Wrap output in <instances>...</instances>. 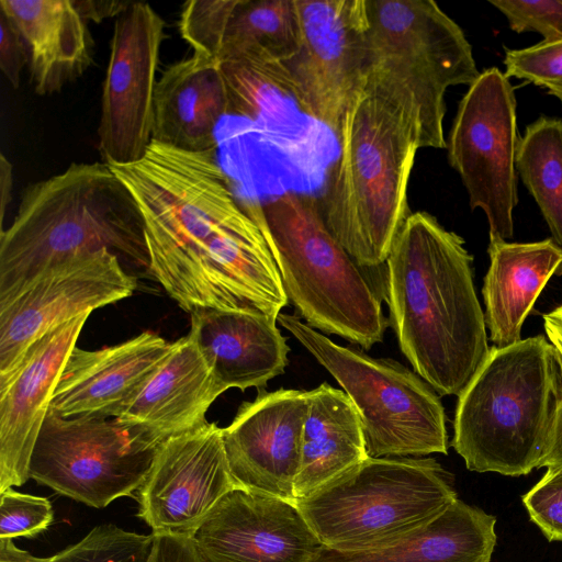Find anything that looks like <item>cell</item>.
I'll list each match as a JSON object with an SVG mask.
<instances>
[{
    "label": "cell",
    "mask_w": 562,
    "mask_h": 562,
    "mask_svg": "<svg viewBox=\"0 0 562 562\" xmlns=\"http://www.w3.org/2000/svg\"><path fill=\"white\" fill-rule=\"evenodd\" d=\"M464 239L411 213L385 261L383 297L400 349L439 395L460 396L490 353Z\"/></svg>",
    "instance_id": "1"
},
{
    "label": "cell",
    "mask_w": 562,
    "mask_h": 562,
    "mask_svg": "<svg viewBox=\"0 0 562 562\" xmlns=\"http://www.w3.org/2000/svg\"><path fill=\"white\" fill-rule=\"evenodd\" d=\"M339 155L328 177L322 213L363 269L385 263L408 217L407 190L420 148L415 124L361 86L337 132Z\"/></svg>",
    "instance_id": "2"
},
{
    "label": "cell",
    "mask_w": 562,
    "mask_h": 562,
    "mask_svg": "<svg viewBox=\"0 0 562 562\" xmlns=\"http://www.w3.org/2000/svg\"><path fill=\"white\" fill-rule=\"evenodd\" d=\"M108 249L148 270L144 221L105 162H74L24 191L0 233V293L48 265Z\"/></svg>",
    "instance_id": "3"
},
{
    "label": "cell",
    "mask_w": 562,
    "mask_h": 562,
    "mask_svg": "<svg viewBox=\"0 0 562 562\" xmlns=\"http://www.w3.org/2000/svg\"><path fill=\"white\" fill-rule=\"evenodd\" d=\"M561 398V368L544 336L493 346L459 396L451 445L470 471L528 474L548 451Z\"/></svg>",
    "instance_id": "4"
},
{
    "label": "cell",
    "mask_w": 562,
    "mask_h": 562,
    "mask_svg": "<svg viewBox=\"0 0 562 562\" xmlns=\"http://www.w3.org/2000/svg\"><path fill=\"white\" fill-rule=\"evenodd\" d=\"M245 209L265 235L288 300L306 325L367 350L383 340L390 321L381 295L330 233L314 196L285 191Z\"/></svg>",
    "instance_id": "5"
},
{
    "label": "cell",
    "mask_w": 562,
    "mask_h": 562,
    "mask_svg": "<svg viewBox=\"0 0 562 562\" xmlns=\"http://www.w3.org/2000/svg\"><path fill=\"white\" fill-rule=\"evenodd\" d=\"M214 153L151 142L139 160L110 166L142 213L155 278H206L224 235L245 211Z\"/></svg>",
    "instance_id": "6"
},
{
    "label": "cell",
    "mask_w": 562,
    "mask_h": 562,
    "mask_svg": "<svg viewBox=\"0 0 562 562\" xmlns=\"http://www.w3.org/2000/svg\"><path fill=\"white\" fill-rule=\"evenodd\" d=\"M368 8L362 86L415 124L420 148H446V92L481 74L463 30L431 0H368Z\"/></svg>",
    "instance_id": "7"
},
{
    "label": "cell",
    "mask_w": 562,
    "mask_h": 562,
    "mask_svg": "<svg viewBox=\"0 0 562 562\" xmlns=\"http://www.w3.org/2000/svg\"><path fill=\"white\" fill-rule=\"evenodd\" d=\"M456 499L453 476L432 458L368 457L294 503L324 547L349 552L396 542Z\"/></svg>",
    "instance_id": "8"
},
{
    "label": "cell",
    "mask_w": 562,
    "mask_h": 562,
    "mask_svg": "<svg viewBox=\"0 0 562 562\" xmlns=\"http://www.w3.org/2000/svg\"><path fill=\"white\" fill-rule=\"evenodd\" d=\"M284 329L335 378L355 404L371 458L448 452L440 395L418 373L394 359L373 358L336 344L297 315L280 313Z\"/></svg>",
    "instance_id": "9"
},
{
    "label": "cell",
    "mask_w": 562,
    "mask_h": 562,
    "mask_svg": "<svg viewBox=\"0 0 562 562\" xmlns=\"http://www.w3.org/2000/svg\"><path fill=\"white\" fill-rule=\"evenodd\" d=\"M162 443L116 418H65L49 408L33 449L30 479L76 502L104 508L137 492Z\"/></svg>",
    "instance_id": "10"
},
{
    "label": "cell",
    "mask_w": 562,
    "mask_h": 562,
    "mask_svg": "<svg viewBox=\"0 0 562 562\" xmlns=\"http://www.w3.org/2000/svg\"><path fill=\"white\" fill-rule=\"evenodd\" d=\"M519 138L513 85L497 67H490L459 102L446 147L471 210H482L487 218L490 238L514 235Z\"/></svg>",
    "instance_id": "11"
},
{
    "label": "cell",
    "mask_w": 562,
    "mask_h": 562,
    "mask_svg": "<svg viewBox=\"0 0 562 562\" xmlns=\"http://www.w3.org/2000/svg\"><path fill=\"white\" fill-rule=\"evenodd\" d=\"M137 280L108 249L43 268L0 293V379L11 374L29 348L47 331L126 299Z\"/></svg>",
    "instance_id": "12"
},
{
    "label": "cell",
    "mask_w": 562,
    "mask_h": 562,
    "mask_svg": "<svg viewBox=\"0 0 562 562\" xmlns=\"http://www.w3.org/2000/svg\"><path fill=\"white\" fill-rule=\"evenodd\" d=\"M299 45L285 63L291 97L337 134L364 76L368 0H293Z\"/></svg>",
    "instance_id": "13"
},
{
    "label": "cell",
    "mask_w": 562,
    "mask_h": 562,
    "mask_svg": "<svg viewBox=\"0 0 562 562\" xmlns=\"http://www.w3.org/2000/svg\"><path fill=\"white\" fill-rule=\"evenodd\" d=\"M164 27L161 16L145 2H131L115 19L98 126V149L109 166L139 160L153 142Z\"/></svg>",
    "instance_id": "14"
},
{
    "label": "cell",
    "mask_w": 562,
    "mask_h": 562,
    "mask_svg": "<svg viewBox=\"0 0 562 562\" xmlns=\"http://www.w3.org/2000/svg\"><path fill=\"white\" fill-rule=\"evenodd\" d=\"M235 481L225 453L222 428L206 422L173 436L160 447L137 490V516L153 533L192 537L232 490Z\"/></svg>",
    "instance_id": "15"
},
{
    "label": "cell",
    "mask_w": 562,
    "mask_h": 562,
    "mask_svg": "<svg viewBox=\"0 0 562 562\" xmlns=\"http://www.w3.org/2000/svg\"><path fill=\"white\" fill-rule=\"evenodd\" d=\"M308 402V391L259 389L222 428L228 465L240 487L295 502Z\"/></svg>",
    "instance_id": "16"
},
{
    "label": "cell",
    "mask_w": 562,
    "mask_h": 562,
    "mask_svg": "<svg viewBox=\"0 0 562 562\" xmlns=\"http://www.w3.org/2000/svg\"><path fill=\"white\" fill-rule=\"evenodd\" d=\"M206 562H313L323 544L294 502L228 492L192 535Z\"/></svg>",
    "instance_id": "17"
},
{
    "label": "cell",
    "mask_w": 562,
    "mask_h": 562,
    "mask_svg": "<svg viewBox=\"0 0 562 562\" xmlns=\"http://www.w3.org/2000/svg\"><path fill=\"white\" fill-rule=\"evenodd\" d=\"M88 314L47 331L16 369L0 379V493L30 479L35 442Z\"/></svg>",
    "instance_id": "18"
},
{
    "label": "cell",
    "mask_w": 562,
    "mask_h": 562,
    "mask_svg": "<svg viewBox=\"0 0 562 562\" xmlns=\"http://www.w3.org/2000/svg\"><path fill=\"white\" fill-rule=\"evenodd\" d=\"M171 346L159 335L145 330L98 350L75 347L61 371L49 408L65 418H116L139 393Z\"/></svg>",
    "instance_id": "19"
},
{
    "label": "cell",
    "mask_w": 562,
    "mask_h": 562,
    "mask_svg": "<svg viewBox=\"0 0 562 562\" xmlns=\"http://www.w3.org/2000/svg\"><path fill=\"white\" fill-rule=\"evenodd\" d=\"M224 391L189 331L171 349L146 384L116 417L158 442L193 430Z\"/></svg>",
    "instance_id": "20"
},
{
    "label": "cell",
    "mask_w": 562,
    "mask_h": 562,
    "mask_svg": "<svg viewBox=\"0 0 562 562\" xmlns=\"http://www.w3.org/2000/svg\"><path fill=\"white\" fill-rule=\"evenodd\" d=\"M190 316L189 331L224 392L259 390L284 373L289 346L277 317L211 308L195 310Z\"/></svg>",
    "instance_id": "21"
},
{
    "label": "cell",
    "mask_w": 562,
    "mask_h": 562,
    "mask_svg": "<svg viewBox=\"0 0 562 562\" xmlns=\"http://www.w3.org/2000/svg\"><path fill=\"white\" fill-rule=\"evenodd\" d=\"M226 114L231 106L220 63L193 54L170 65L157 81L153 142L189 151L215 150V127Z\"/></svg>",
    "instance_id": "22"
},
{
    "label": "cell",
    "mask_w": 562,
    "mask_h": 562,
    "mask_svg": "<svg viewBox=\"0 0 562 562\" xmlns=\"http://www.w3.org/2000/svg\"><path fill=\"white\" fill-rule=\"evenodd\" d=\"M490 267L482 294L485 326L496 347L521 340V326L553 276L562 274V246L552 238L509 243L490 238Z\"/></svg>",
    "instance_id": "23"
},
{
    "label": "cell",
    "mask_w": 562,
    "mask_h": 562,
    "mask_svg": "<svg viewBox=\"0 0 562 562\" xmlns=\"http://www.w3.org/2000/svg\"><path fill=\"white\" fill-rule=\"evenodd\" d=\"M0 11L26 43L31 80L38 95L60 91L90 66L87 21L72 0H0Z\"/></svg>",
    "instance_id": "24"
},
{
    "label": "cell",
    "mask_w": 562,
    "mask_h": 562,
    "mask_svg": "<svg viewBox=\"0 0 562 562\" xmlns=\"http://www.w3.org/2000/svg\"><path fill=\"white\" fill-rule=\"evenodd\" d=\"M496 518L456 499L432 521L382 548L337 551L322 547L313 562H490Z\"/></svg>",
    "instance_id": "25"
},
{
    "label": "cell",
    "mask_w": 562,
    "mask_h": 562,
    "mask_svg": "<svg viewBox=\"0 0 562 562\" xmlns=\"http://www.w3.org/2000/svg\"><path fill=\"white\" fill-rule=\"evenodd\" d=\"M308 394L301 463L294 482L295 499L307 496L369 457L361 418L349 396L326 382Z\"/></svg>",
    "instance_id": "26"
},
{
    "label": "cell",
    "mask_w": 562,
    "mask_h": 562,
    "mask_svg": "<svg viewBox=\"0 0 562 562\" xmlns=\"http://www.w3.org/2000/svg\"><path fill=\"white\" fill-rule=\"evenodd\" d=\"M293 0H240L224 35L217 61L246 58L285 65L296 53Z\"/></svg>",
    "instance_id": "27"
},
{
    "label": "cell",
    "mask_w": 562,
    "mask_h": 562,
    "mask_svg": "<svg viewBox=\"0 0 562 562\" xmlns=\"http://www.w3.org/2000/svg\"><path fill=\"white\" fill-rule=\"evenodd\" d=\"M515 164L552 239L562 246V119L540 115L527 125L519 138Z\"/></svg>",
    "instance_id": "28"
},
{
    "label": "cell",
    "mask_w": 562,
    "mask_h": 562,
    "mask_svg": "<svg viewBox=\"0 0 562 562\" xmlns=\"http://www.w3.org/2000/svg\"><path fill=\"white\" fill-rule=\"evenodd\" d=\"M227 87L231 114L260 120L277 94L291 95L285 65H269L246 58L220 61Z\"/></svg>",
    "instance_id": "29"
},
{
    "label": "cell",
    "mask_w": 562,
    "mask_h": 562,
    "mask_svg": "<svg viewBox=\"0 0 562 562\" xmlns=\"http://www.w3.org/2000/svg\"><path fill=\"white\" fill-rule=\"evenodd\" d=\"M153 543V532L142 535L102 524L50 558L52 562H147Z\"/></svg>",
    "instance_id": "30"
},
{
    "label": "cell",
    "mask_w": 562,
    "mask_h": 562,
    "mask_svg": "<svg viewBox=\"0 0 562 562\" xmlns=\"http://www.w3.org/2000/svg\"><path fill=\"white\" fill-rule=\"evenodd\" d=\"M240 0H191L179 21L182 38L193 54L217 60L224 35Z\"/></svg>",
    "instance_id": "31"
},
{
    "label": "cell",
    "mask_w": 562,
    "mask_h": 562,
    "mask_svg": "<svg viewBox=\"0 0 562 562\" xmlns=\"http://www.w3.org/2000/svg\"><path fill=\"white\" fill-rule=\"evenodd\" d=\"M505 75L547 90L562 104V40L524 48H505Z\"/></svg>",
    "instance_id": "32"
},
{
    "label": "cell",
    "mask_w": 562,
    "mask_h": 562,
    "mask_svg": "<svg viewBox=\"0 0 562 562\" xmlns=\"http://www.w3.org/2000/svg\"><path fill=\"white\" fill-rule=\"evenodd\" d=\"M53 519V506L47 498L13 487L0 493V539L34 537L46 530Z\"/></svg>",
    "instance_id": "33"
},
{
    "label": "cell",
    "mask_w": 562,
    "mask_h": 562,
    "mask_svg": "<svg viewBox=\"0 0 562 562\" xmlns=\"http://www.w3.org/2000/svg\"><path fill=\"white\" fill-rule=\"evenodd\" d=\"M516 33L536 32L544 42L562 40V0H490Z\"/></svg>",
    "instance_id": "34"
},
{
    "label": "cell",
    "mask_w": 562,
    "mask_h": 562,
    "mask_svg": "<svg viewBox=\"0 0 562 562\" xmlns=\"http://www.w3.org/2000/svg\"><path fill=\"white\" fill-rule=\"evenodd\" d=\"M522 503L549 541H562V468L546 474L524 496Z\"/></svg>",
    "instance_id": "35"
},
{
    "label": "cell",
    "mask_w": 562,
    "mask_h": 562,
    "mask_svg": "<svg viewBox=\"0 0 562 562\" xmlns=\"http://www.w3.org/2000/svg\"><path fill=\"white\" fill-rule=\"evenodd\" d=\"M29 59V49L21 32L0 11V69L14 89L20 87L21 71Z\"/></svg>",
    "instance_id": "36"
},
{
    "label": "cell",
    "mask_w": 562,
    "mask_h": 562,
    "mask_svg": "<svg viewBox=\"0 0 562 562\" xmlns=\"http://www.w3.org/2000/svg\"><path fill=\"white\" fill-rule=\"evenodd\" d=\"M147 562H206L191 537L154 533V543Z\"/></svg>",
    "instance_id": "37"
},
{
    "label": "cell",
    "mask_w": 562,
    "mask_h": 562,
    "mask_svg": "<svg viewBox=\"0 0 562 562\" xmlns=\"http://www.w3.org/2000/svg\"><path fill=\"white\" fill-rule=\"evenodd\" d=\"M547 336L554 347L558 362L562 372V337L558 334L546 330ZM562 468V398L558 407L553 432L546 456L539 468Z\"/></svg>",
    "instance_id": "38"
},
{
    "label": "cell",
    "mask_w": 562,
    "mask_h": 562,
    "mask_svg": "<svg viewBox=\"0 0 562 562\" xmlns=\"http://www.w3.org/2000/svg\"><path fill=\"white\" fill-rule=\"evenodd\" d=\"M72 3L85 21L101 22L108 18H117L131 2L72 0Z\"/></svg>",
    "instance_id": "39"
},
{
    "label": "cell",
    "mask_w": 562,
    "mask_h": 562,
    "mask_svg": "<svg viewBox=\"0 0 562 562\" xmlns=\"http://www.w3.org/2000/svg\"><path fill=\"white\" fill-rule=\"evenodd\" d=\"M13 168L4 154L0 155V220L3 223L7 206L11 202Z\"/></svg>",
    "instance_id": "40"
},
{
    "label": "cell",
    "mask_w": 562,
    "mask_h": 562,
    "mask_svg": "<svg viewBox=\"0 0 562 562\" xmlns=\"http://www.w3.org/2000/svg\"><path fill=\"white\" fill-rule=\"evenodd\" d=\"M0 562H52V558H38L18 548L12 539H0Z\"/></svg>",
    "instance_id": "41"
},
{
    "label": "cell",
    "mask_w": 562,
    "mask_h": 562,
    "mask_svg": "<svg viewBox=\"0 0 562 562\" xmlns=\"http://www.w3.org/2000/svg\"><path fill=\"white\" fill-rule=\"evenodd\" d=\"M544 329L562 337V305L543 315Z\"/></svg>",
    "instance_id": "42"
}]
</instances>
